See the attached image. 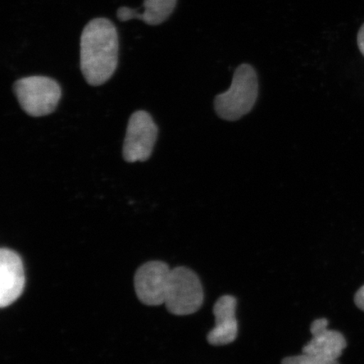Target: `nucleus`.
Wrapping results in <instances>:
<instances>
[{"label": "nucleus", "mask_w": 364, "mask_h": 364, "mask_svg": "<svg viewBox=\"0 0 364 364\" xmlns=\"http://www.w3.org/2000/svg\"><path fill=\"white\" fill-rule=\"evenodd\" d=\"M118 35L106 18H97L85 26L80 38V68L86 82L99 86L115 73L118 63Z\"/></svg>", "instance_id": "f257e3e1"}, {"label": "nucleus", "mask_w": 364, "mask_h": 364, "mask_svg": "<svg viewBox=\"0 0 364 364\" xmlns=\"http://www.w3.org/2000/svg\"><path fill=\"white\" fill-rule=\"evenodd\" d=\"M26 277L21 257L10 249L0 250V306L6 308L20 297Z\"/></svg>", "instance_id": "0eeeda50"}, {"label": "nucleus", "mask_w": 364, "mask_h": 364, "mask_svg": "<svg viewBox=\"0 0 364 364\" xmlns=\"http://www.w3.org/2000/svg\"><path fill=\"white\" fill-rule=\"evenodd\" d=\"M354 301L356 306L364 311V285L355 294Z\"/></svg>", "instance_id": "f8f14e48"}, {"label": "nucleus", "mask_w": 364, "mask_h": 364, "mask_svg": "<svg viewBox=\"0 0 364 364\" xmlns=\"http://www.w3.org/2000/svg\"><path fill=\"white\" fill-rule=\"evenodd\" d=\"M171 271L166 263L159 261L145 263L139 268L134 277V288L141 302L149 306L165 304Z\"/></svg>", "instance_id": "423d86ee"}, {"label": "nucleus", "mask_w": 364, "mask_h": 364, "mask_svg": "<svg viewBox=\"0 0 364 364\" xmlns=\"http://www.w3.org/2000/svg\"><path fill=\"white\" fill-rule=\"evenodd\" d=\"M158 135V129L151 116L138 111L131 116L124 144L127 162L145 161L151 156Z\"/></svg>", "instance_id": "39448f33"}, {"label": "nucleus", "mask_w": 364, "mask_h": 364, "mask_svg": "<svg viewBox=\"0 0 364 364\" xmlns=\"http://www.w3.org/2000/svg\"><path fill=\"white\" fill-rule=\"evenodd\" d=\"M176 0H144V11L121 7L117 11V18L121 21L139 19L148 25L156 26L167 20L174 11Z\"/></svg>", "instance_id": "9d476101"}, {"label": "nucleus", "mask_w": 364, "mask_h": 364, "mask_svg": "<svg viewBox=\"0 0 364 364\" xmlns=\"http://www.w3.org/2000/svg\"><path fill=\"white\" fill-rule=\"evenodd\" d=\"M204 294L201 281L188 267L171 271L165 304L168 311L176 316L192 315L202 307Z\"/></svg>", "instance_id": "20e7f679"}, {"label": "nucleus", "mask_w": 364, "mask_h": 364, "mask_svg": "<svg viewBox=\"0 0 364 364\" xmlns=\"http://www.w3.org/2000/svg\"><path fill=\"white\" fill-rule=\"evenodd\" d=\"M357 43L359 51L361 52L363 56L364 57V23L360 27V29L358 31L357 36Z\"/></svg>", "instance_id": "ddd939ff"}, {"label": "nucleus", "mask_w": 364, "mask_h": 364, "mask_svg": "<svg viewBox=\"0 0 364 364\" xmlns=\"http://www.w3.org/2000/svg\"><path fill=\"white\" fill-rule=\"evenodd\" d=\"M328 321L325 318L314 321L311 326L312 339L304 346L303 353L326 360L338 361L347 347L343 334L327 328Z\"/></svg>", "instance_id": "6e6552de"}, {"label": "nucleus", "mask_w": 364, "mask_h": 364, "mask_svg": "<svg viewBox=\"0 0 364 364\" xmlns=\"http://www.w3.org/2000/svg\"><path fill=\"white\" fill-rule=\"evenodd\" d=\"M14 91L23 110L34 117L53 113L62 97L60 85L46 76L26 77L17 80Z\"/></svg>", "instance_id": "7ed1b4c3"}, {"label": "nucleus", "mask_w": 364, "mask_h": 364, "mask_svg": "<svg viewBox=\"0 0 364 364\" xmlns=\"http://www.w3.org/2000/svg\"><path fill=\"white\" fill-rule=\"evenodd\" d=\"M237 301L233 296H222L217 300L213 312L215 325L208 334V341L213 346H224L233 343L238 335V322L235 311Z\"/></svg>", "instance_id": "1a4fd4ad"}, {"label": "nucleus", "mask_w": 364, "mask_h": 364, "mask_svg": "<svg viewBox=\"0 0 364 364\" xmlns=\"http://www.w3.org/2000/svg\"><path fill=\"white\" fill-rule=\"evenodd\" d=\"M258 81L256 70L244 63L236 68L229 90L218 95L215 108L218 116L226 121H236L247 115L256 104Z\"/></svg>", "instance_id": "f03ea898"}, {"label": "nucleus", "mask_w": 364, "mask_h": 364, "mask_svg": "<svg viewBox=\"0 0 364 364\" xmlns=\"http://www.w3.org/2000/svg\"><path fill=\"white\" fill-rule=\"evenodd\" d=\"M282 364H339L338 361L326 360L312 355L302 353L298 356L289 357L284 359Z\"/></svg>", "instance_id": "9b49d317"}]
</instances>
